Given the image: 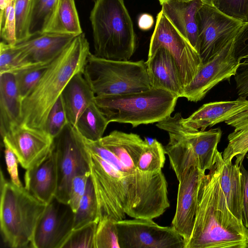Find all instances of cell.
<instances>
[{
  "instance_id": "obj_35",
  "label": "cell",
  "mask_w": 248,
  "mask_h": 248,
  "mask_svg": "<svg viewBox=\"0 0 248 248\" xmlns=\"http://www.w3.org/2000/svg\"><path fill=\"white\" fill-rule=\"evenodd\" d=\"M213 6L231 18L248 22V0H214Z\"/></svg>"
},
{
  "instance_id": "obj_11",
  "label": "cell",
  "mask_w": 248,
  "mask_h": 248,
  "mask_svg": "<svg viewBox=\"0 0 248 248\" xmlns=\"http://www.w3.org/2000/svg\"><path fill=\"white\" fill-rule=\"evenodd\" d=\"M199 53L203 63L234 39L244 24L203 3L197 14Z\"/></svg>"
},
{
  "instance_id": "obj_2",
  "label": "cell",
  "mask_w": 248,
  "mask_h": 248,
  "mask_svg": "<svg viewBox=\"0 0 248 248\" xmlns=\"http://www.w3.org/2000/svg\"><path fill=\"white\" fill-rule=\"evenodd\" d=\"M85 34L76 36L48 66L42 77L22 102L19 125L44 130L51 108L70 79L83 72L90 53Z\"/></svg>"
},
{
  "instance_id": "obj_20",
  "label": "cell",
  "mask_w": 248,
  "mask_h": 248,
  "mask_svg": "<svg viewBox=\"0 0 248 248\" xmlns=\"http://www.w3.org/2000/svg\"><path fill=\"white\" fill-rule=\"evenodd\" d=\"M203 4L201 0H168L161 4L167 17L199 53L197 14Z\"/></svg>"
},
{
  "instance_id": "obj_30",
  "label": "cell",
  "mask_w": 248,
  "mask_h": 248,
  "mask_svg": "<svg viewBox=\"0 0 248 248\" xmlns=\"http://www.w3.org/2000/svg\"><path fill=\"white\" fill-rule=\"evenodd\" d=\"M40 64H34L29 62L16 45L12 46L3 41L0 42V74H15L21 70Z\"/></svg>"
},
{
  "instance_id": "obj_13",
  "label": "cell",
  "mask_w": 248,
  "mask_h": 248,
  "mask_svg": "<svg viewBox=\"0 0 248 248\" xmlns=\"http://www.w3.org/2000/svg\"><path fill=\"white\" fill-rule=\"evenodd\" d=\"M74 214L69 204L54 197L37 221L31 247L62 248L73 230Z\"/></svg>"
},
{
  "instance_id": "obj_44",
  "label": "cell",
  "mask_w": 248,
  "mask_h": 248,
  "mask_svg": "<svg viewBox=\"0 0 248 248\" xmlns=\"http://www.w3.org/2000/svg\"><path fill=\"white\" fill-rule=\"evenodd\" d=\"M11 0H0V14H2L4 12L8 4Z\"/></svg>"
},
{
  "instance_id": "obj_22",
  "label": "cell",
  "mask_w": 248,
  "mask_h": 248,
  "mask_svg": "<svg viewBox=\"0 0 248 248\" xmlns=\"http://www.w3.org/2000/svg\"><path fill=\"white\" fill-rule=\"evenodd\" d=\"M95 96L83 73L76 74L70 79L61 95L69 124L76 126L83 111L94 102Z\"/></svg>"
},
{
  "instance_id": "obj_17",
  "label": "cell",
  "mask_w": 248,
  "mask_h": 248,
  "mask_svg": "<svg viewBox=\"0 0 248 248\" xmlns=\"http://www.w3.org/2000/svg\"><path fill=\"white\" fill-rule=\"evenodd\" d=\"M152 87L170 92L182 97L184 87L176 62L163 47H159L146 62Z\"/></svg>"
},
{
  "instance_id": "obj_38",
  "label": "cell",
  "mask_w": 248,
  "mask_h": 248,
  "mask_svg": "<svg viewBox=\"0 0 248 248\" xmlns=\"http://www.w3.org/2000/svg\"><path fill=\"white\" fill-rule=\"evenodd\" d=\"M91 173L75 176L71 183L68 204L75 213L86 190L88 179Z\"/></svg>"
},
{
  "instance_id": "obj_48",
  "label": "cell",
  "mask_w": 248,
  "mask_h": 248,
  "mask_svg": "<svg viewBox=\"0 0 248 248\" xmlns=\"http://www.w3.org/2000/svg\"></svg>"
},
{
  "instance_id": "obj_41",
  "label": "cell",
  "mask_w": 248,
  "mask_h": 248,
  "mask_svg": "<svg viewBox=\"0 0 248 248\" xmlns=\"http://www.w3.org/2000/svg\"><path fill=\"white\" fill-rule=\"evenodd\" d=\"M4 155L7 170L9 174L11 181L15 186L19 187H23L19 178L17 169V158L11 149L6 144H4Z\"/></svg>"
},
{
  "instance_id": "obj_47",
  "label": "cell",
  "mask_w": 248,
  "mask_h": 248,
  "mask_svg": "<svg viewBox=\"0 0 248 248\" xmlns=\"http://www.w3.org/2000/svg\"><path fill=\"white\" fill-rule=\"evenodd\" d=\"M246 157H247V159H248V154H247V155H246Z\"/></svg>"
},
{
  "instance_id": "obj_46",
  "label": "cell",
  "mask_w": 248,
  "mask_h": 248,
  "mask_svg": "<svg viewBox=\"0 0 248 248\" xmlns=\"http://www.w3.org/2000/svg\"><path fill=\"white\" fill-rule=\"evenodd\" d=\"M158 0L159 1L160 4H161L164 1H166L168 0Z\"/></svg>"
},
{
  "instance_id": "obj_42",
  "label": "cell",
  "mask_w": 248,
  "mask_h": 248,
  "mask_svg": "<svg viewBox=\"0 0 248 248\" xmlns=\"http://www.w3.org/2000/svg\"><path fill=\"white\" fill-rule=\"evenodd\" d=\"M240 170L241 173L242 221L245 226L248 229V170L243 164L240 166Z\"/></svg>"
},
{
  "instance_id": "obj_10",
  "label": "cell",
  "mask_w": 248,
  "mask_h": 248,
  "mask_svg": "<svg viewBox=\"0 0 248 248\" xmlns=\"http://www.w3.org/2000/svg\"><path fill=\"white\" fill-rule=\"evenodd\" d=\"M120 248H185L183 237L172 226L153 219L134 218L116 221Z\"/></svg>"
},
{
  "instance_id": "obj_32",
  "label": "cell",
  "mask_w": 248,
  "mask_h": 248,
  "mask_svg": "<svg viewBox=\"0 0 248 248\" xmlns=\"http://www.w3.org/2000/svg\"><path fill=\"white\" fill-rule=\"evenodd\" d=\"M95 248H120L116 221L108 217L99 220L94 238Z\"/></svg>"
},
{
  "instance_id": "obj_9",
  "label": "cell",
  "mask_w": 248,
  "mask_h": 248,
  "mask_svg": "<svg viewBox=\"0 0 248 248\" xmlns=\"http://www.w3.org/2000/svg\"><path fill=\"white\" fill-rule=\"evenodd\" d=\"M160 47L167 49L178 67L184 87L194 78L203 62L200 53L161 10L157 15L148 57Z\"/></svg>"
},
{
  "instance_id": "obj_34",
  "label": "cell",
  "mask_w": 248,
  "mask_h": 248,
  "mask_svg": "<svg viewBox=\"0 0 248 248\" xmlns=\"http://www.w3.org/2000/svg\"><path fill=\"white\" fill-rule=\"evenodd\" d=\"M97 224V222H93L73 230L62 248H95L94 238Z\"/></svg>"
},
{
  "instance_id": "obj_15",
  "label": "cell",
  "mask_w": 248,
  "mask_h": 248,
  "mask_svg": "<svg viewBox=\"0 0 248 248\" xmlns=\"http://www.w3.org/2000/svg\"><path fill=\"white\" fill-rule=\"evenodd\" d=\"M200 172L197 167H190L178 179L176 207L171 226L183 237L185 245L193 230Z\"/></svg>"
},
{
  "instance_id": "obj_23",
  "label": "cell",
  "mask_w": 248,
  "mask_h": 248,
  "mask_svg": "<svg viewBox=\"0 0 248 248\" xmlns=\"http://www.w3.org/2000/svg\"><path fill=\"white\" fill-rule=\"evenodd\" d=\"M99 141L126 167L133 170H139L137 163L147 144V139L143 140L136 134L114 130L103 137Z\"/></svg>"
},
{
  "instance_id": "obj_37",
  "label": "cell",
  "mask_w": 248,
  "mask_h": 248,
  "mask_svg": "<svg viewBox=\"0 0 248 248\" xmlns=\"http://www.w3.org/2000/svg\"><path fill=\"white\" fill-rule=\"evenodd\" d=\"M15 3V0L10 1L4 12L0 14V38L12 46L16 44Z\"/></svg>"
},
{
  "instance_id": "obj_16",
  "label": "cell",
  "mask_w": 248,
  "mask_h": 248,
  "mask_svg": "<svg viewBox=\"0 0 248 248\" xmlns=\"http://www.w3.org/2000/svg\"><path fill=\"white\" fill-rule=\"evenodd\" d=\"M246 118H248V100L238 97L204 104L188 118L182 117L181 123L186 129L204 131L220 123Z\"/></svg>"
},
{
  "instance_id": "obj_40",
  "label": "cell",
  "mask_w": 248,
  "mask_h": 248,
  "mask_svg": "<svg viewBox=\"0 0 248 248\" xmlns=\"http://www.w3.org/2000/svg\"><path fill=\"white\" fill-rule=\"evenodd\" d=\"M233 49L240 62L248 58V22L244 23L239 29L233 41Z\"/></svg>"
},
{
  "instance_id": "obj_5",
  "label": "cell",
  "mask_w": 248,
  "mask_h": 248,
  "mask_svg": "<svg viewBox=\"0 0 248 248\" xmlns=\"http://www.w3.org/2000/svg\"><path fill=\"white\" fill-rule=\"evenodd\" d=\"M178 98L166 90L151 87L139 93L95 96L94 102L109 123L130 124L135 127L170 116Z\"/></svg>"
},
{
  "instance_id": "obj_39",
  "label": "cell",
  "mask_w": 248,
  "mask_h": 248,
  "mask_svg": "<svg viewBox=\"0 0 248 248\" xmlns=\"http://www.w3.org/2000/svg\"><path fill=\"white\" fill-rule=\"evenodd\" d=\"M234 77L238 97L246 98L248 96V58L240 62Z\"/></svg>"
},
{
  "instance_id": "obj_28",
  "label": "cell",
  "mask_w": 248,
  "mask_h": 248,
  "mask_svg": "<svg viewBox=\"0 0 248 248\" xmlns=\"http://www.w3.org/2000/svg\"><path fill=\"white\" fill-rule=\"evenodd\" d=\"M97 202L93 183L89 177L85 192L77 211L74 214L73 230L77 229L93 222H98Z\"/></svg>"
},
{
  "instance_id": "obj_25",
  "label": "cell",
  "mask_w": 248,
  "mask_h": 248,
  "mask_svg": "<svg viewBox=\"0 0 248 248\" xmlns=\"http://www.w3.org/2000/svg\"><path fill=\"white\" fill-rule=\"evenodd\" d=\"M44 33L75 36L83 33L74 0H57Z\"/></svg>"
},
{
  "instance_id": "obj_26",
  "label": "cell",
  "mask_w": 248,
  "mask_h": 248,
  "mask_svg": "<svg viewBox=\"0 0 248 248\" xmlns=\"http://www.w3.org/2000/svg\"><path fill=\"white\" fill-rule=\"evenodd\" d=\"M225 123L234 129L228 136V144L222 153V158L225 163H230L236 157L235 163L241 166L248 153V118Z\"/></svg>"
},
{
  "instance_id": "obj_8",
  "label": "cell",
  "mask_w": 248,
  "mask_h": 248,
  "mask_svg": "<svg viewBox=\"0 0 248 248\" xmlns=\"http://www.w3.org/2000/svg\"><path fill=\"white\" fill-rule=\"evenodd\" d=\"M56 155L58 186L55 197L68 203L72 181L78 175L91 173V153L76 127L67 124L53 139Z\"/></svg>"
},
{
  "instance_id": "obj_14",
  "label": "cell",
  "mask_w": 248,
  "mask_h": 248,
  "mask_svg": "<svg viewBox=\"0 0 248 248\" xmlns=\"http://www.w3.org/2000/svg\"><path fill=\"white\" fill-rule=\"evenodd\" d=\"M26 170L42 161L52 148L53 139L45 131L18 125L2 138Z\"/></svg>"
},
{
  "instance_id": "obj_1",
  "label": "cell",
  "mask_w": 248,
  "mask_h": 248,
  "mask_svg": "<svg viewBox=\"0 0 248 248\" xmlns=\"http://www.w3.org/2000/svg\"><path fill=\"white\" fill-rule=\"evenodd\" d=\"M193 230L185 248H248V229L228 208L216 163L200 171Z\"/></svg>"
},
{
  "instance_id": "obj_27",
  "label": "cell",
  "mask_w": 248,
  "mask_h": 248,
  "mask_svg": "<svg viewBox=\"0 0 248 248\" xmlns=\"http://www.w3.org/2000/svg\"><path fill=\"white\" fill-rule=\"evenodd\" d=\"M108 124L107 117L94 102L83 111L75 127L84 139L98 141L103 137Z\"/></svg>"
},
{
  "instance_id": "obj_6",
  "label": "cell",
  "mask_w": 248,
  "mask_h": 248,
  "mask_svg": "<svg viewBox=\"0 0 248 248\" xmlns=\"http://www.w3.org/2000/svg\"><path fill=\"white\" fill-rule=\"evenodd\" d=\"M0 227L4 242L12 248L30 244L46 204L7 180L0 170Z\"/></svg>"
},
{
  "instance_id": "obj_4",
  "label": "cell",
  "mask_w": 248,
  "mask_h": 248,
  "mask_svg": "<svg viewBox=\"0 0 248 248\" xmlns=\"http://www.w3.org/2000/svg\"><path fill=\"white\" fill-rule=\"evenodd\" d=\"M94 54L111 60L127 61L137 39L124 0H94L91 12Z\"/></svg>"
},
{
  "instance_id": "obj_12",
  "label": "cell",
  "mask_w": 248,
  "mask_h": 248,
  "mask_svg": "<svg viewBox=\"0 0 248 248\" xmlns=\"http://www.w3.org/2000/svg\"><path fill=\"white\" fill-rule=\"evenodd\" d=\"M234 39L203 63L193 79L184 87L182 97L197 102L219 83L234 76L240 61L234 54Z\"/></svg>"
},
{
  "instance_id": "obj_7",
  "label": "cell",
  "mask_w": 248,
  "mask_h": 248,
  "mask_svg": "<svg viewBox=\"0 0 248 248\" xmlns=\"http://www.w3.org/2000/svg\"><path fill=\"white\" fill-rule=\"evenodd\" d=\"M83 75L96 96L139 93L152 87L143 60H111L90 53Z\"/></svg>"
},
{
  "instance_id": "obj_45",
  "label": "cell",
  "mask_w": 248,
  "mask_h": 248,
  "mask_svg": "<svg viewBox=\"0 0 248 248\" xmlns=\"http://www.w3.org/2000/svg\"><path fill=\"white\" fill-rule=\"evenodd\" d=\"M203 3L209 4L210 5L213 6V3L214 0H201Z\"/></svg>"
},
{
  "instance_id": "obj_24",
  "label": "cell",
  "mask_w": 248,
  "mask_h": 248,
  "mask_svg": "<svg viewBox=\"0 0 248 248\" xmlns=\"http://www.w3.org/2000/svg\"><path fill=\"white\" fill-rule=\"evenodd\" d=\"M215 163L219 171V182L230 211L241 222L242 221V190L240 165L236 163H226L222 153L217 150Z\"/></svg>"
},
{
  "instance_id": "obj_18",
  "label": "cell",
  "mask_w": 248,
  "mask_h": 248,
  "mask_svg": "<svg viewBox=\"0 0 248 248\" xmlns=\"http://www.w3.org/2000/svg\"><path fill=\"white\" fill-rule=\"evenodd\" d=\"M25 184V188L31 194L46 204L55 197L58 171L56 155L53 146L42 161L26 170Z\"/></svg>"
},
{
  "instance_id": "obj_31",
  "label": "cell",
  "mask_w": 248,
  "mask_h": 248,
  "mask_svg": "<svg viewBox=\"0 0 248 248\" xmlns=\"http://www.w3.org/2000/svg\"><path fill=\"white\" fill-rule=\"evenodd\" d=\"M35 2V0H15L16 44L31 37L30 27Z\"/></svg>"
},
{
  "instance_id": "obj_43",
  "label": "cell",
  "mask_w": 248,
  "mask_h": 248,
  "mask_svg": "<svg viewBox=\"0 0 248 248\" xmlns=\"http://www.w3.org/2000/svg\"><path fill=\"white\" fill-rule=\"evenodd\" d=\"M138 23L140 29L147 31L153 27L154 20L151 15L145 13L141 14L139 16Z\"/></svg>"
},
{
  "instance_id": "obj_36",
  "label": "cell",
  "mask_w": 248,
  "mask_h": 248,
  "mask_svg": "<svg viewBox=\"0 0 248 248\" xmlns=\"http://www.w3.org/2000/svg\"><path fill=\"white\" fill-rule=\"evenodd\" d=\"M67 124L66 113L60 96L48 114L44 131L54 139Z\"/></svg>"
},
{
  "instance_id": "obj_19",
  "label": "cell",
  "mask_w": 248,
  "mask_h": 248,
  "mask_svg": "<svg viewBox=\"0 0 248 248\" xmlns=\"http://www.w3.org/2000/svg\"><path fill=\"white\" fill-rule=\"evenodd\" d=\"M76 36L43 33L17 44L27 60L34 64L48 63L59 56Z\"/></svg>"
},
{
  "instance_id": "obj_3",
  "label": "cell",
  "mask_w": 248,
  "mask_h": 248,
  "mask_svg": "<svg viewBox=\"0 0 248 248\" xmlns=\"http://www.w3.org/2000/svg\"><path fill=\"white\" fill-rule=\"evenodd\" d=\"M182 117L177 113L156 124L157 127L169 134V142L164 149L177 179L190 167H197L204 172L211 170L222 135L219 127L207 131L186 129L181 124Z\"/></svg>"
},
{
  "instance_id": "obj_21",
  "label": "cell",
  "mask_w": 248,
  "mask_h": 248,
  "mask_svg": "<svg viewBox=\"0 0 248 248\" xmlns=\"http://www.w3.org/2000/svg\"><path fill=\"white\" fill-rule=\"evenodd\" d=\"M22 102L14 74H0V133L2 138L20 124Z\"/></svg>"
},
{
  "instance_id": "obj_29",
  "label": "cell",
  "mask_w": 248,
  "mask_h": 248,
  "mask_svg": "<svg viewBox=\"0 0 248 248\" xmlns=\"http://www.w3.org/2000/svg\"><path fill=\"white\" fill-rule=\"evenodd\" d=\"M164 147L156 139L147 140L137 163V169L146 173L162 171L165 163Z\"/></svg>"
},
{
  "instance_id": "obj_33",
  "label": "cell",
  "mask_w": 248,
  "mask_h": 248,
  "mask_svg": "<svg viewBox=\"0 0 248 248\" xmlns=\"http://www.w3.org/2000/svg\"><path fill=\"white\" fill-rule=\"evenodd\" d=\"M51 62L25 69L14 74L17 89L22 101L38 83Z\"/></svg>"
}]
</instances>
